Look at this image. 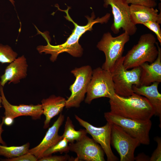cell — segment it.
Instances as JSON below:
<instances>
[{
	"mask_svg": "<svg viewBox=\"0 0 161 161\" xmlns=\"http://www.w3.org/2000/svg\"><path fill=\"white\" fill-rule=\"evenodd\" d=\"M107 121L120 126L131 136L137 139L140 144L148 145L150 140L149 133L152 123L150 120H138L124 117L112 113L105 112Z\"/></svg>",
	"mask_w": 161,
	"mask_h": 161,
	"instance_id": "8992f818",
	"label": "cell"
},
{
	"mask_svg": "<svg viewBox=\"0 0 161 161\" xmlns=\"http://www.w3.org/2000/svg\"><path fill=\"white\" fill-rule=\"evenodd\" d=\"M30 146L29 143L20 146L8 147L0 144V156L7 159L19 157L27 153Z\"/></svg>",
	"mask_w": 161,
	"mask_h": 161,
	"instance_id": "44dd1931",
	"label": "cell"
},
{
	"mask_svg": "<svg viewBox=\"0 0 161 161\" xmlns=\"http://www.w3.org/2000/svg\"><path fill=\"white\" fill-rule=\"evenodd\" d=\"M76 120L80 125L84 128L87 133L90 134L92 139L99 144L106 154L108 161H117L118 159L113 154L111 147V137L112 124L107 122L106 124L101 127L94 126L76 115Z\"/></svg>",
	"mask_w": 161,
	"mask_h": 161,
	"instance_id": "8fae6325",
	"label": "cell"
},
{
	"mask_svg": "<svg viewBox=\"0 0 161 161\" xmlns=\"http://www.w3.org/2000/svg\"><path fill=\"white\" fill-rule=\"evenodd\" d=\"M160 1H161V0H160Z\"/></svg>",
	"mask_w": 161,
	"mask_h": 161,
	"instance_id": "836d02e7",
	"label": "cell"
},
{
	"mask_svg": "<svg viewBox=\"0 0 161 161\" xmlns=\"http://www.w3.org/2000/svg\"><path fill=\"white\" fill-rule=\"evenodd\" d=\"M140 144L137 139L131 136L120 126L112 124L111 144L120 155V161H134V151Z\"/></svg>",
	"mask_w": 161,
	"mask_h": 161,
	"instance_id": "30bf717a",
	"label": "cell"
},
{
	"mask_svg": "<svg viewBox=\"0 0 161 161\" xmlns=\"http://www.w3.org/2000/svg\"><path fill=\"white\" fill-rule=\"evenodd\" d=\"M70 8V7H68L66 10L59 9L60 10L66 13V16H64L65 18L72 22L75 26L72 34L66 41L62 44L53 45L50 44L49 40L46 38L45 39L47 41V44L46 46H39L37 47V49L40 53L44 52L46 54H50L51 56L50 59L52 62L56 61L58 55L64 52H67L74 57H81L83 54V49L79 43L80 38L86 31L92 30V27L95 24L103 23L106 22V18L105 16L94 19L95 16L93 12L91 17L88 16H85L88 21L87 24L84 26H80L75 23L69 16L68 11Z\"/></svg>",
	"mask_w": 161,
	"mask_h": 161,
	"instance_id": "6da1fadb",
	"label": "cell"
},
{
	"mask_svg": "<svg viewBox=\"0 0 161 161\" xmlns=\"http://www.w3.org/2000/svg\"><path fill=\"white\" fill-rule=\"evenodd\" d=\"M110 112L126 118L138 120H148L155 115L154 109L145 97L134 93L124 97L116 94L109 99Z\"/></svg>",
	"mask_w": 161,
	"mask_h": 161,
	"instance_id": "7a4b0ae2",
	"label": "cell"
},
{
	"mask_svg": "<svg viewBox=\"0 0 161 161\" xmlns=\"http://www.w3.org/2000/svg\"><path fill=\"white\" fill-rule=\"evenodd\" d=\"M64 116L60 113L57 120L49 128L43 139L39 145L29 149L28 152L34 155L38 160L42 157L43 153L48 149L62 139V136L58 134L59 128L64 120Z\"/></svg>",
	"mask_w": 161,
	"mask_h": 161,
	"instance_id": "5bb4252c",
	"label": "cell"
},
{
	"mask_svg": "<svg viewBox=\"0 0 161 161\" xmlns=\"http://www.w3.org/2000/svg\"><path fill=\"white\" fill-rule=\"evenodd\" d=\"M159 24L156 22L149 21L143 24L155 33L157 39L161 44V30Z\"/></svg>",
	"mask_w": 161,
	"mask_h": 161,
	"instance_id": "d4e9b609",
	"label": "cell"
},
{
	"mask_svg": "<svg viewBox=\"0 0 161 161\" xmlns=\"http://www.w3.org/2000/svg\"><path fill=\"white\" fill-rule=\"evenodd\" d=\"M155 140L157 143V146L154 150L151 157L150 158V161H159L161 160V139L160 137H157L154 138Z\"/></svg>",
	"mask_w": 161,
	"mask_h": 161,
	"instance_id": "83f0119b",
	"label": "cell"
},
{
	"mask_svg": "<svg viewBox=\"0 0 161 161\" xmlns=\"http://www.w3.org/2000/svg\"><path fill=\"white\" fill-rule=\"evenodd\" d=\"M69 151L75 152L77 157L75 161H105L104 152L93 139L87 134L75 143H70Z\"/></svg>",
	"mask_w": 161,
	"mask_h": 161,
	"instance_id": "7c38bea8",
	"label": "cell"
},
{
	"mask_svg": "<svg viewBox=\"0 0 161 161\" xmlns=\"http://www.w3.org/2000/svg\"><path fill=\"white\" fill-rule=\"evenodd\" d=\"M1 86V81H0V86ZM2 102V98L1 95H0V108H1L2 106H1V104ZM1 121L0 120V124H1Z\"/></svg>",
	"mask_w": 161,
	"mask_h": 161,
	"instance_id": "1f68e13d",
	"label": "cell"
},
{
	"mask_svg": "<svg viewBox=\"0 0 161 161\" xmlns=\"http://www.w3.org/2000/svg\"><path fill=\"white\" fill-rule=\"evenodd\" d=\"M9 1L11 3V4L13 5L14 6L15 5V1L14 0H9Z\"/></svg>",
	"mask_w": 161,
	"mask_h": 161,
	"instance_id": "d6a6232c",
	"label": "cell"
},
{
	"mask_svg": "<svg viewBox=\"0 0 161 161\" xmlns=\"http://www.w3.org/2000/svg\"><path fill=\"white\" fill-rule=\"evenodd\" d=\"M125 0L129 4L139 5L153 8L155 7L157 5V3L155 0Z\"/></svg>",
	"mask_w": 161,
	"mask_h": 161,
	"instance_id": "4316f807",
	"label": "cell"
},
{
	"mask_svg": "<svg viewBox=\"0 0 161 161\" xmlns=\"http://www.w3.org/2000/svg\"><path fill=\"white\" fill-rule=\"evenodd\" d=\"M103 6L110 5L112 9L114 22L111 30L116 34L122 28L129 36L134 35L137 30L136 25L133 24L130 19V6L125 0H104Z\"/></svg>",
	"mask_w": 161,
	"mask_h": 161,
	"instance_id": "9c48e42d",
	"label": "cell"
},
{
	"mask_svg": "<svg viewBox=\"0 0 161 161\" xmlns=\"http://www.w3.org/2000/svg\"><path fill=\"white\" fill-rule=\"evenodd\" d=\"M93 70L89 65L75 68L71 72L75 77L74 83L69 87L71 94L66 100V108H78L84 99L91 79Z\"/></svg>",
	"mask_w": 161,
	"mask_h": 161,
	"instance_id": "ba28073f",
	"label": "cell"
},
{
	"mask_svg": "<svg viewBox=\"0 0 161 161\" xmlns=\"http://www.w3.org/2000/svg\"><path fill=\"white\" fill-rule=\"evenodd\" d=\"M68 143V142L65 138H63L56 144L47 150L43 154L42 157L51 155L57 152H59L61 154L68 153L69 151Z\"/></svg>",
	"mask_w": 161,
	"mask_h": 161,
	"instance_id": "603a6c76",
	"label": "cell"
},
{
	"mask_svg": "<svg viewBox=\"0 0 161 161\" xmlns=\"http://www.w3.org/2000/svg\"><path fill=\"white\" fill-rule=\"evenodd\" d=\"M156 45L158 53L155 61L151 64L145 62L140 66L141 68L140 86H149L154 82H161V48L157 42Z\"/></svg>",
	"mask_w": 161,
	"mask_h": 161,
	"instance_id": "2e32d148",
	"label": "cell"
},
{
	"mask_svg": "<svg viewBox=\"0 0 161 161\" xmlns=\"http://www.w3.org/2000/svg\"><path fill=\"white\" fill-rule=\"evenodd\" d=\"M135 160L136 161H149L150 158L143 154H140L135 157Z\"/></svg>",
	"mask_w": 161,
	"mask_h": 161,
	"instance_id": "f1b7e54d",
	"label": "cell"
},
{
	"mask_svg": "<svg viewBox=\"0 0 161 161\" xmlns=\"http://www.w3.org/2000/svg\"><path fill=\"white\" fill-rule=\"evenodd\" d=\"M130 39L126 32L113 37L110 32L104 33L97 45L98 49L104 52L106 60L102 68L111 72L116 61L122 56L125 44Z\"/></svg>",
	"mask_w": 161,
	"mask_h": 161,
	"instance_id": "5b68a950",
	"label": "cell"
},
{
	"mask_svg": "<svg viewBox=\"0 0 161 161\" xmlns=\"http://www.w3.org/2000/svg\"><path fill=\"white\" fill-rule=\"evenodd\" d=\"M159 83L156 82L153 83L150 85L140 87L133 85L132 87L134 93L143 96L148 100L154 109L155 115L159 117L161 122V94L158 89Z\"/></svg>",
	"mask_w": 161,
	"mask_h": 161,
	"instance_id": "d6986e66",
	"label": "cell"
},
{
	"mask_svg": "<svg viewBox=\"0 0 161 161\" xmlns=\"http://www.w3.org/2000/svg\"><path fill=\"white\" fill-rule=\"evenodd\" d=\"M3 87L0 86V93L2 98L1 104L5 109V117H8L14 119L20 116H29L33 120L40 118L43 114L41 104L12 105L7 101L4 95Z\"/></svg>",
	"mask_w": 161,
	"mask_h": 161,
	"instance_id": "4fadbf2b",
	"label": "cell"
},
{
	"mask_svg": "<svg viewBox=\"0 0 161 161\" xmlns=\"http://www.w3.org/2000/svg\"><path fill=\"white\" fill-rule=\"evenodd\" d=\"M87 134L85 129L75 130L72 120L69 117H67L64 132L61 135L62 138H65L68 142L72 143L79 140Z\"/></svg>",
	"mask_w": 161,
	"mask_h": 161,
	"instance_id": "ffe728a7",
	"label": "cell"
},
{
	"mask_svg": "<svg viewBox=\"0 0 161 161\" xmlns=\"http://www.w3.org/2000/svg\"><path fill=\"white\" fill-rule=\"evenodd\" d=\"M18 54L9 46L0 44V62L11 63L17 58Z\"/></svg>",
	"mask_w": 161,
	"mask_h": 161,
	"instance_id": "7402d4cb",
	"label": "cell"
},
{
	"mask_svg": "<svg viewBox=\"0 0 161 161\" xmlns=\"http://www.w3.org/2000/svg\"><path fill=\"white\" fill-rule=\"evenodd\" d=\"M3 117L4 118V124L7 126H10L13 124L14 119L8 117H5L4 116Z\"/></svg>",
	"mask_w": 161,
	"mask_h": 161,
	"instance_id": "f546056e",
	"label": "cell"
},
{
	"mask_svg": "<svg viewBox=\"0 0 161 161\" xmlns=\"http://www.w3.org/2000/svg\"><path fill=\"white\" fill-rule=\"evenodd\" d=\"M75 158L71 157L68 155L66 154L64 156H52V155L43 157L38 160L39 161H75Z\"/></svg>",
	"mask_w": 161,
	"mask_h": 161,
	"instance_id": "cb8c5ba5",
	"label": "cell"
},
{
	"mask_svg": "<svg viewBox=\"0 0 161 161\" xmlns=\"http://www.w3.org/2000/svg\"><path fill=\"white\" fill-rule=\"evenodd\" d=\"M1 161H36L38 159L32 154L28 152L21 156L12 158L1 159Z\"/></svg>",
	"mask_w": 161,
	"mask_h": 161,
	"instance_id": "484cf974",
	"label": "cell"
},
{
	"mask_svg": "<svg viewBox=\"0 0 161 161\" xmlns=\"http://www.w3.org/2000/svg\"><path fill=\"white\" fill-rule=\"evenodd\" d=\"M130 17L131 21L134 25L143 24L149 21L161 23V12L154 8L139 5L131 4Z\"/></svg>",
	"mask_w": 161,
	"mask_h": 161,
	"instance_id": "e0dca14e",
	"label": "cell"
},
{
	"mask_svg": "<svg viewBox=\"0 0 161 161\" xmlns=\"http://www.w3.org/2000/svg\"><path fill=\"white\" fill-rule=\"evenodd\" d=\"M156 39L151 33L142 35L137 43L124 56L123 66L128 69L140 66L145 62L150 63L157 58L158 53Z\"/></svg>",
	"mask_w": 161,
	"mask_h": 161,
	"instance_id": "3957f363",
	"label": "cell"
},
{
	"mask_svg": "<svg viewBox=\"0 0 161 161\" xmlns=\"http://www.w3.org/2000/svg\"><path fill=\"white\" fill-rule=\"evenodd\" d=\"M4 124V118L3 117H2V122L0 124V144L3 145H6V143L3 140L1 137L2 133L4 131V130L2 128V126Z\"/></svg>",
	"mask_w": 161,
	"mask_h": 161,
	"instance_id": "4dcf8cb0",
	"label": "cell"
},
{
	"mask_svg": "<svg viewBox=\"0 0 161 161\" xmlns=\"http://www.w3.org/2000/svg\"><path fill=\"white\" fill-rule=\"evenodd\" d=\"M41 102L43 114L46 117L44 128L46 129L49 126L51 120L62 112L65 106L66 100L62 97L52 95L43 99Z\"/></svg>",
	"mask_w": 161,
	"mask_h": 161,
	"instance_id": "ac0fdd59",
	"label": "cell"
},
{
	"mask_svg": "<svg viewBox=\"0 0 161 161\" xmlns=\"http://www.w3.org/2000/svg\"><path fill=\"white\" fill-rule=\"evenodd\" d=\"M86 93L85 102L89 104L95 99L112 97L115 93L110 72L100 67L94 69Z\"/></svg>",
	"mask_w": 161,
	"mask_h": 161,
	"instance_id": "52a82bcc",
	"label": "cell"
},
{
	"mask_svg": "<svg viewBox=\"0 0 161 161\" xmlns=\"http://www.w3.org/2000/svg\"><path fill=\"white\" fill-rule=\"evenodd\" d=\"M28 65L24 55L17 58L6 68L4 74L1 77V85L4 87L9 81V83H18L27 76Z\"/></svg>",
	"mask_w": 161,
	"mask_h": 161,
	"instance_id": "9a60e30c",
	"label": "cell"
},
{
	"mask_svg": "<svg viewBox=\"0 0 161 161\" xmlns=\"http://www.w3.org/2000/svg\"><path fill=\"white\" fill-rule=\"evenodd\" d=\"M124 57L122 56L115 62L110 72L113 82L115 94L119 96L127 97L134 93L132 86H140V67L133 68L128 70L124 67L123 62Z\"/></svg>",
	"mask_w": 161,
	"mask_h": 161,
	"instance_id": "277c9868",
	"label": "cell"
}]
</instances>
